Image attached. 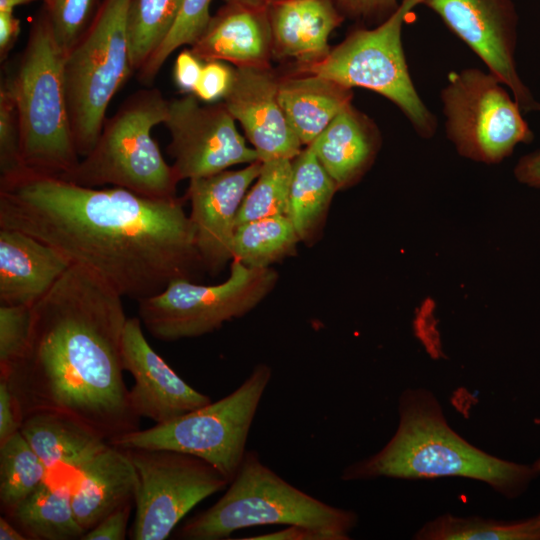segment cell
Returning <instances> with one entry per match:
<instances>
[{
    "instance_id": "6da1fadb",
    "label": "cell",
    "mask_w": 540,
    "mask_h": 540,
    "mask_svg": "<svg viewBox=\"0 0 540 540\" xmlns=\"http://www.w3.org/2000/svg\"><path fill=\"white\" fill-rule=\"evenodd\" d=\"M0 227L25 232L137 302L202 265L183 201L21 170L0 176Z\"/></svg>"
},
{
    "instance_id": "7a4b0ae2",
    "label": "cell",
    "mask_w": 540,
    "mask_h": 540,
    "mask_svg": "<svg viewBox=\"0 0 540 540\" xmlns=\"http://www.w3.org/2000/svg\"><path fill=\"white\" fill-rule=\"evenodd\" d=\"M122 296L71 264L31 309L28 342L6 379L22 420L50 413L108 442L139 429L123 378Z\"/></svg>"
},
{
    "instance_id": "3957f363",
    "label": "cell",
    "mask_w": 540,
    "mask_h": 540,
    "mask_svg": "<svg viewBox=\"0 0 540 540\" xmlns=\"http://www.w3.org/2000/svg\"><path fill=\"white\" fill-rule=\"evenodd\" d=\"M398 413L392 438L374 455L344 468L343 481L457 476L482 481L501 495L515 498L539 475L533 464L507 461L467 442L449 426L440 403L425 389L405 390Z\"/></svg>"
},
{
    "instance_id": "277c9868",
    "label": "cell",
    "mask_w": 540,
    "mask_h": 540,
    "mask_svg": "<svg viewBox=\"0 0 540 540\" xmlns=\"http://www.w3.org/2000/svg\"><path fill=\"white\" fill-rule=\"evenodd\" d=\"M64 61L44 8L31 25L16 69L4 79L16 106L22 170L60 178L80 162L68 115Z\"/></svg>"
},
{
    "instance_id": "5b68a950",
    "label": "cell",
    "mask_w": 540,
    "mask_h": 540,
    "mask_svg": "<svg viewBox=\"0 0 540 540\" xmlns=\"http://www.w3.org/2000/svg\"><path fill=\"white\" fill-rule=\"evenodd\" d=\"M358 516L329 505L288 483L262 463L256 451H246L224 495L179 529L187 540H220L233 532L260 525H303L350 539Z\"/></svg>"
},
{
    "instance_id": "8992f818",
    "label": "cell",
    "mask_w": 540,
    "mask_h": 540,
    "mask_svg": "<svg viewBox=\"0 0 540 540\" xmlns=\"http://www.w3.org/2000/svg\"><path fill=\"white\" fill-rule=\"evenodd\" d=\"M168 102L156 89L130 95L108 119L92 150L63 177L86 187L113 185L155 199L176 197L177 179L151 136Z\"/></svg>"
},
{
    "instance_id": "52a82bcc",
    "label": "cell",
    "mask_w": 540,
    "mask_h": 540,
    "mask_svg": "<svg viewBox=\"0 0 540 540\" xmlns=\"http://www.w3.org/2000/svg\"><path fill=\"white\" fill-rule=\"evenodd\" d=\"M425 0H400L397 10L374 28L358 27L320 61L291 72L316 74L349 88L361 87L391 101L421 138H432L437 118L411 78L403 45L407 16Z\"/></svg>"
},
{
    "instance_id": "ba28073f",
    "label": "cell",
    "mask_w": 540,
    "mask_h": 540,
    "mask_svg": "<svg viewBox=\"0 0 540 540\" xmlns=\"http://www.w3.org/2000/svg\"><path fill=\"white\" fill-rule=\"evenodd\" d=\"M271 377V368L258 364L237 389L218 401L109 443L121 449L192 454L209 462L231 482L247 451L248 434Z\"/></svg>"
},
{
    "instance_id": "9c48e42d",
    "label": "cell",
    "mask_w": 540,
    "mask_h": 540,
    "mask_svg": "<svg viewBox=\"0 0 540 540\" xmlns=\"http://www.w3.org/2000/svg\"><path fill=\"white\" fill-rule=\"evenodd\" d=\"M131 0H103L91 25L65 56L68 115L80 156L94 147L113 96L133 72L127 16Z\"/></svg>"
},
{
    "instance_id": "30bf717a",
    "label": "cell",
    "mask_w": 540,
    "mask_h": 540,
    "mask_svg": "<svg viewBox=\"0 0 540 540\" xmlns=\"http://www.w3.org/2000/svg\"><path fill=\"white\" fill-rule=\"evenodd\" d=\"M508 88L492 73L469 67L448 73L440 91L447 139L466 159L488 165L508 158L534 133Z\"/></svg>"
},
{
    "instance_id": "8fae6325",
    "label": "cell",
    "mask_w": 540,
    "mask_h": 540,
    "mask_svg": "<svg viewBox=\"0 0 540 540\" xmlns=\"http://www.w3.org/2000/svg\"><path fill=\"white\" fill-rule=\"evenodd\" d=\"M277 273L233 260L229 277L216 285L177 278L138 301L141 323L156 339L176 341L211 333L255 308L274 288Z\"/></svg>"
},
{
    "instance_id": "7c38bea8",
    "label": "cell",
    "mask_w": 540,
    "mask_h": 540,
    "mask_svg": "<svg viewBox=\"0 0 540 540\" xmlns=\"http://www.w3.org/2000/svg\"><path fill=\"white\" fill-rule=\"evenodd\" d=\"M136 473L133 540H164L199 502L230 481L192 454L167 449H123Z\"/></svg>"
},
{
    "instance_id": "4fadbf2b",
    "label": "cell",
    "mask_w": 540,
    "mask_h": 540,
    "mask_svg": "<svg viewBox=\"0 0 540 540\" xmlns=\"http://www.w3.org/2000/svg\"><path fill=\"white\" fill-rule=\"evenodd\" d=\"M197 99L188 94L168 102L163 124L171 137L167 151L174 158L171 166L177 181L258 161L257 152L246 145L225 104L201 105Z\"/></svg>"
},
{
    "instance_id": "5bb4252c",
    "label": "cell",
    "mask_w": 540,
    "mask_h": 540,
    "mask_svg": "<svg viewBox=\"0 0 540 540\" xmlns=\"http://www.w3.org/2000/svg\"><path fill=\"white\" fill-rule=\"evenodd\" d=\"M423 5L508 88L523 113L540 112V102L517 71L518 15L512 0H425Z\"/></svg>"
},
{
    "instance_id": "9a60e30c",
    "label": "cell",
    "mask_w": 540,
    "mask_h": 540,
    "mask_svg": "<svg viewBox=\"0 0 540 540\" xmlns=\"http://www.w3.org/2000/svg\"><path fill=\"white\" fill-rule=\"evenodd\" d=\"M261 167L258 160L239 170L189 180L186 198L195 247L202 265L213 274L232 259L238 211Z\"/></svg>"
},
{
    "instance_id": "2e32d148",
    "label": "cell",
    "mask_w": 540,
    "mask_h": 540,
    "mask_svg": "<svg viewBox=\"0 0 540 540\" xmlns=\"http://www.w3.org/2000/svg\"><path fill=\"white\" fill-rule=\"evenodd\" d=\"M122 363L134 378L129 401L134 414L162 424L211 402L186 383L150 346L139 317L127 318L122 338Z\"/></svg>"
},
{
    "instance_id": "e0dca14e",
    "label": "cell",
    "mask_w": 540,
    "mask_h": 540,
    "mask_svg": "<svg viewBox=\"0 0 540 540\" xmlns=\"http://www.w3.org/2000/svg\"><path fill=\"white\" fill-rule=\"evenodd\" d=\"M279 77L271 67H235L222 101L262 162L292 160L302 150L279 102Z\"/></svg>"
},
{
    "instance_id": "ac0fdd59",
    "label": "cell",
    "mask_w": 540,
    "mask_h": 540,
    "mask_svg": "<svg viewBox=\"0 0 540 540\" xmlns=\"http://www.w3.org/2000/svg\"><path fill=\"white\" fill-rule=\"evenodd\" d=\"M20 432L44 463L46 481L70 493L90 461L109 443L81 424L50 413L25 417Z\"/></svg>"
},
{
    "instance_id": "d6986e66",
    "label": "cell",
    "mask_w": 540,
    "mask_h": 540,
    "mask_svg": "<svg viewBox=\"0 0 540 540\" xmlns=\"http://www.w3.org/2000/svg\"><path fill=\"white\" fill-rule=\"evenodd\" d=\"M201 61H227L235 67H271L272 33L268 8L225 3L201 38L191 46Z\"/></svg>"
},
{
    "instance_id": "ffe728a7",
    "label": "cell",
    "mask_w": 540,
    "mask_h": 540,
    "mask_svg": "<svg viewBox=\"0 0 540 540\" xmlns=\"http://www.w3.org/2000/svg\"><path fill=\"white\" fill-rule=\"evenodd\" d=\"M70 265L63 254L39 239L0 227V304L32 307Z\"/></svg>"
},
{
    "instance_id": "44dd1931",
    "label": "cell",
    "mask_w": 540,
    "mask_h": 540,
    "mask_svg": "<svg viewBox=\"0 0 540 540\" xmlns=\"http://www.w3.org/2000/svg\"><path fill=\"white\" fill-rule=\"evenodd\" d=\"M273 59L301 67L331 50L330 34L345 20L333 0H285L268 7Z\"/></svg>"
},
{
    "instance_id": "7402d4cb",
    "label": "cell",
    "mask_w": 540,
    "mask_h": 540,
    "mask_svg": "<svg viewBox=\"0 0 540 540\" xmlns=\"http://www.w3.org/2000/svg\"><path fill=\"white\" fill-rule=\"evenodd\" d=\"M381 132L372 118L350 103L309 144L338 190L358 183L381 148Z\"/></svg>"
},
{
    "instance_id": "603a6c76",
    "label": "cell",
    "mask_w": 540,
    "mask_h": 540,
    "mask_svg": "<svg viewBox=\"0 0 540 540\" xmlns=\"http://www.w3.org/2000/svg\"><path fill=\"white\" fill-rule=\"evenodd\" d=\"M136 473L125 450L108 443L88 464L71 493L84 533L119 507L134 503Z\"/></svg>"
},
{
    "instance_id": "cb8c5ba5",
    "label": "cell",
    "mask_w": 540,
    "mask_h": 540,
    "mask_svg": "<svg viewBox=\"0 0 540 540\" xmlns=\"http://www.w3.org/2000/svg\"><path fill=\"white\" fill-rule=\"evenodd\" d=\"M278 97L291 128L308 146L352 103L353 92L316 74L290 72L279 77Z\"/></svg>"
},
{
    "instance_id": "d4e9b609",
    "label": "cell",
    "mask_w": 540,
    "mask_h": 540,
    "mask_svg": "<svg viewBox=\"0 0 540 540\" xmlns=\"http://www.w3.org/2000/svg\"><path fill=\"white\" fill-rule=\"evenodd\" d=\"M338 188L310 145L292 159V178L286 216L300 241L309 243L323 225Z\"/></svg>"
},
{
    "instance_id": "484cf974",
    "label": "cell",
    "mask_w": 540,
    "mask_h": 540,
    "mask_svg": "<svg viewBox=\"0 0 540 540\" xmlns=\"http://www.w3.org/2000/svg\"><path fill=\"white\" fill-rule=\"evenodd\" d=\"M9 517L28 539L73 540L84 534L71 501V493L44 481Z\"/></svg>"
},
{
    "instance_id": "4316f807",
    "label": "cell",
    "mask_w": 540,
    "mask_h": 540,
    "mask_svg": "<svg viewBox=\"0 0 540 540\" xmlns=\"http://www.w3.org/2000/svg\"><path fill=\"white\" fill-rule=\"evenodd\" d=\"M300 238L286 215L270 216L238 225L232 260L251 268L270 266L296 252Z\"/></svg>"
},
{
    "instance_id": "83f0119b",
    "label": "cell",
    "mask_w": 540,
    "mask_h": 540,
    "mask_svg": "<svg viewBox=\"0 0 540 540\" xmlns=\"http://www.w3.org/2000/svg\"><path fill=\"white\" fill-rule=\"evenodd\" d=\"M418 540H540V513L522 520L458 517L446 513L423 525Z\"/></svg>"
},
{
    "instance_id": "f1b7e54d",
    "label": "cell",
    "mask_w": 540,
    "mask_h": 540,
    "mask_svg": "<svg viewBox=\"0 0 540 540\" xmlns=\"http://www.w3.org/2000/svg\"><path fill=\"white\" fill-rule=\"evenodd\" d=\"M47 479V469L18 432L0 444V501L8 516Z\"/></svg>"
},
{
    "instance_id": "f546056e",
    "label": "cell",
    "mask_w": 540,
    "mask_h": 540,
    "mask_svg": "<svg viewBox=\"0 0 540 540\" xmlns=\"http://www.w3.org/2000/svg\"><path fill=\"white\" fill-rule=\"evenodd\" d=\"M183 0H131L127 16L130 64L138 71L172 27Z\"/></svg>"
},
{
    "instance_id": "4dcf8cb0",
    "label": "cell",
    "mask_w": 540,
    "mask_h": 540,
    "mask_svg": "<svg viewBox=\"0 0 540 540\" xmlns=\"http://www.w3.org/2000/svg\"><path fill=\"white\" fill-rule=\"evenodd\" d=\"M291 178V159L262 162L258 177L241 203L237 226L256 219L286 215Z\"/></svg>"
},
{
    "instance_id": "1f68e13d",
    "label": "cell",
    "mask_w": 540,
    "mask_h": 540,
    "mask_svg": "<svg viewBox=\"0 0 540 540\" xmlns=\"http://www.w3.org/2000/svg\"><path fill=\"white\" fill-rule=\"evenodd\" d=\"M211 0H183L176 19L160 45L137 71L144 84L154 81L168 57L183 45L193 46L206 31L212 16Z\"/></svg>"
},
{
    "instance_id": "d6a6232c",
    "label": "cell",
    "mask_w": 540,
    "mask_h": 540,
    "mask_svg": "<svg viewBox=\"0 0 540 540\" xmlns=\"http://www.w3.org/2000/svg\"><path fill=\"white\" fill-rule=\"evenodd\" d=\"M103 0H43L58 46L66 56L91 25Z\"/></svg>"
},
{
    "instance_id": "836d02e7",
    "label": "cell",
    "mask_w": 540,
    "mask_h": 540,
    "mask_svg": "<svg viewBox=\"0 0 540 540\" xmlns=\"http://www.w3.org/2000/svg\"><path fill=\"white\" fill-rule=\"evenodd\" d=\"M30 306L0 304V374L23 355L29 337Z\"/></svg>"
},
{
    "instance_id": "e575fe53",
    "label": "cell",
    "mask_w": 540,
    "mask_h": 540,
    "mask_svg": "<svg viewBox=\"0 0 540 540\" xmlns=\"http://www.w3.org/2000/svg\"><path fill=\"white\" fill-rule=\"evenodd\" d=\"M0 170L1 176L22 170L16 106L5 80L0 88Z\"/></svg>"
},
{
    "instance_id": "d590c367",
    "label": "cell",
    "mask_w": 540,
    "mask_h": 540,
    "mask_svg": "<svg viewBox=\"0 0 540 540\" xmlns=\"http://www.w3.org/2000/svg\"><path fill=\"white\" fill-rule=\"evenodd\" d=\"M345 19L379 24L399 7V0H333Z\"/></svg>"
},
{
    "instance_id": "8d00e7d4",
    "label": "cell",
    "mask_w": 540,
    "mask_h": 540,
    "mask_svg": "<svg viewBox=\"0 0 540 540\" xmlns=\"http://www.w3.org/2000/svg\"><path fill=\"white\" fill-rule=\"evenodd\" d=\"M234 69L221 61L205 62L193 94L206 102L223 98L227 93Z\"/></svg>"
},
{
    "instance_id": "74e56055",
    "label": "cell",
    "mask_w": 540,
    "mask_h": 540,
    "mask_svg": "<svg viewBox=\"0 0 540 540\" xmlns=\"http://www.w3.org/2000/svg\"><path fill=\"white\" fill-rule=\"evenodd\" d=\"M134 503L123 505L106 516L94 528L85 532L82 540H123Z\"/></svg>"
},
{
    "instance_id": "f35d334b",
    "label": "cell",
    "mask_w": 540,
    "mask_h": 540,
    "mask_svg": "<svg viewBox=\"0 0 540 540\" xmlns=\"http://www.w3.org/2000/svg\"><path fill=\"white\" fill-rule=\"evenodd\" d=\"M22 417L6 379L0 378V444L20 432Z\"/></svg>"
},
{
    "instance_id": "ab89813d",
    "label": "cell",
    "mask_w": 540,
    "mask_h": 540,
    "mask_svg": "<svg viewBox=\"0 0 540 540\" xmlns=\"http://www.w3.org/2000/svg\"><path fill=\"white\" fill-rule=\"evenodd\" d=\"M203 65L191 50L178 54L174 65V81L182 91L193 94L198 83Z\"/></svg>"
},
{
    "instance_id": "60d3db41",
    "label": "cell",
    "mask_w": 540,
    "mask_h": 540,
    "mask_svg": "<svg viewBox=\"0 0 540 540\" xmlns=\"http://www.w3.org/2000/svg\"><path fill=\"white\" fill-rule=\"evenodd\" d=\"M244 540H340L339 537L331 532L303 526L288 525L287 528L257 535L254 537L243 538Z\"/></svg>"
},
{
    "instance_id": "b9f144b4",
    "label": "cell",
    "mask_w": 540,
    "mask_h": 540,
    "mask_svg": "<svg viewBox=\"0 0 540 540\" xmlns=\"http://www.w3.org/2000/svg\"><path fill=\"white\" fill-rule=\"evenodd\" d=\"M513 174L519 183L540 189V149L522 156L517 161Z\"/></svg>"
},
{
    "instance_id": "7bdbcfd3",
    "label": "cell",
    "mask_w": 540,
    "mask_h": 540,
    "mask_svg": "<svg viewBox=\"0 0 540 540\" xmlns=\"http://www.w3.org/2000/svg\"><path fill=\"white\" fill-rule=\"evenodd\" d=\"M20 20L12 11L0 12V57L4 60L20 33Z\"/></svg>"
},
{
    "instance_id": "ee69618b",
    "label": "cell",
    "mask_w": 540,
    "mask_h": 540,
    "mask_svg": "<svg viewBox=\"0 0 540 540\" xmlns=\"http://www.w3.org/2000/svg\"><path fill=\"white\" fill-rule=\"evenodd\" d=\"M0 539L1 540H26L27 536L19 529L15 528L6 518H0Z\"/></svg>"
},
{
    "instance_id": "f6af8a7d",
    "label": "cell",
    "mask_w": 540,
    "mask_h": 540,
    "mask_svg": "<svg viewBox=\"0 0 540 540\" xmlns=\"http://www.w3.org/2000/svg\"><path fill=\"white\" fill-rule=\"evenodd\" d=\"M224 3L241 4L252 7L268 8L271 5L285 0H223Z\"/></svg>"
},
{
    "instance_id": "bcb514c9",
    "label": "cell",
    "mask_w": 540,
    "mask_h": 540,
    "mask_svg": "<svg viewBox=\"0 0 540 540\" xmlns=\"http://www.w3.org/2000/svg\"><path fill=\"white\" fill-rule=\"evenodd\" d=\"M37 0H0V12L12 11L15 7L29 4Z\"/></svg>"
},
{
    "instance_id": "7dc6e473",
    "label": "cell",
    "mask_w": 540,
    "mask_h": 540,
    "mask_svg": "<svg viewBox=\"0 0 540 540\" xmlns=\"http://www.w3.org/2000/svg\"><path fill=\"white\" fill-rule=\"evenodd\" d=\"M533 466L540 474V458L534 462Z\"/></svg>"
}]
</instances>
